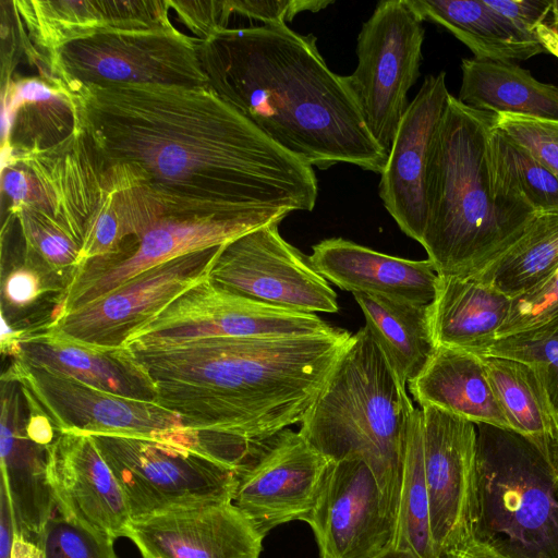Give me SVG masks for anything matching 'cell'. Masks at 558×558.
<instances>
[{
  "label": "cell",
  "instance_id": "9a60e30c",
  "mask_svg": "<svg viewBox=\"0 0 558 558\" xmlns=\"http://www.w3.org/2000/svg\"><path fill=\"white\" fill-rule=\"evenodd\" d=\"M398 511L361 458L330 461L305 522L320 558H376L393 547Z\"/></svg>",
  "mask_w": 558,
  "mask_h": 558
},
{
  "label": "cell",
  "instance_id": "44dd1931",
  "mask_svg": "<svg viewBox=\"0 0 558 558\" xmlns=\"http://www.w3.org/2000/svg\"><path fill=\"white\" fill-rule=\"evenodd\" d=\"M47 475L58 513L113 539L126 536L124 494L92 435L58 433L47 447Z\"/></svg>",
  "mask_w": 558,
  "mask_h": 558
},
{
  "label": "cell",
  "instance_id": "d6986e66",
  "mask_svg": "<svg viewBox=\"0 0 558 558\" xmlns=\"http://www.w3.org/2000/svg\"><path fill=\"white\" fill-rule=\"evenodd\" d=\"M143 558H259L263 536L233 502L131 520L126 536Z\"/></svg>",
  "mask_w": 558,
  "mask_h": 558
},
{
  "label": "cell",
  "instance_id": "d4e9b609",
  "mask_svg": "<svg viewBox=\"0 0 558 558\" xmlns=\"http://www.w3.org/2000/svg\"><path fill=\"white\" fill-rule=\"evenodd\" d=\"M13 359L77 379L98 389L153 400V385L124 348L96 349L65 340L43 328L23 330Z\"/></svg>",
  "mask_w": 558,
  "mask_h": 558
},
{
  "label": "cell",
  "instance_id": "7bdbcfd3",
  "mask_svg": "<svg viewBox=\"0 0 558 558\" xmlns=\"http://www.w3.org/2000/svg\"><path fill=\"white\" fill-rule=\"evenodd\" d=\"M485 3L506 20L523 37L538 41L536 27L545 23L550 13L549 0H484Z\"/></svg>",
  "mask_w": 558,
  "mask_h": 558
},
{
  "label": "cell",
  "instance_id": "d6a6232c",
  "mask_svg": "<svg viewBox=\"0 0 558 558\" xmlns=\"http://www.w3.org/2000/svg\"><path fill=\"white\" fill-rule=\"evenodd\" d=\"M482 357L510 429L537 444L553 460L558 418L536 372L530 365L508 357Z\"/></svg>",
  "mask_w": 558,
  "mask_h": 558
},
{
  "label": "cell",
  "instance_id": "f5cc1de1",
  "mask_svg": "<svg viewBox=\"0 0 558 558\" xmlns=\"http://www.w3.org/2000/svg\"><path fill=\"white\" fill-rule=\"evenodd\" d=\"M553 462H554V465H555L557 474H558V438H557L555 450H554Z\"/></svg>",
  "mask_w": 558,
  "mask_h": 558
},
{
  "label": "cell",
  "instance_id": "83f0119b",
  "mask_svg": "<svg viewBox=\"0 0 558 558\" xmlns=\"http://www.w3.org/2000/svg\"><path fill=\"white\" fill-rule=\"evenodd\" d=\"M163 216L161 206L132 167L105 165L100 199L84 234L78 268L116 254Z\"/></svg>",
  "mask_w": 558,
  "mask_h": 558
},
{
  "label": "cell",
  "instance_id": "5b68a950",
  "mask_svg": "<svg viewBox=\"0 0 558 558\" xmlns=\"http://www.w3.org/2000/svg\"><path fill=\"white\" fill-rule=\"evenodd\" d=\"M413 407L366 327L351 336L299 433L330 461L361 458L399 510Z\"/></svg>",
  "mask_w": 558,
  "mask_h": 558
},
{
  "label": "cell",
  "instance_id": "7402d4cb",
  "mask_svg": "<svg viewBox=\"0 0 558 558\" xmlns=\"http://www.w3.org/2000/svg\"><path fill=\"white\" fill-rule=\"evenodd\" d=\"M10 4L25 50L37 64L78 39L172 23L169 0H15Z\"/></svg>",
  "mask_w": 558,
  "mask_h": 558
},
{
  "label": "cell",
  "instance_id": "ba28073f",
  "mask_svg": "<svg viewBox=\"0 0 558 558\" xmlns=\"http://www.w3.org/2000/svg\"><path fill=\"white\" fill-rule=\"evenodd\" d=\"M92 436L122 488L132 520L177 508L233 502L238 472L206 454L154 438Z\"/></svg>",
  "mask_w": 558,
  "mask_h": 558
},
{
  "label": "cell",
  "instance_id": "9c48e42d",
  "mask_svg": "<svg viewBox=\"0 0 558 558\" xmlns=\"http://www.w3.org/2000/svg\"><path fill=\"white\" fill-rule=\"evenodd\" d=\"M423 21L409 0L377 3L357 36V65L345 76L363 120L388 155L420 76Z\"/></svg>",
  "mask_w": 558,
  "mask_h": 558
},
{
  "label": "cell",
  "instance_id": "5bb4252c",
  "mask_svg": "<svg viewBox=\"0 0 558 558\" xmlns=\"http://www.w3.org/2000/svg\"><path fill=\"white\" fill-rule=\"evenodd\" d=\"M219 247L154 267L102 296L50 319L44 328L90 348H121L135 329L208 277Z\"/></svg>",
  "mask_w": 558,
  "mask_h": 558
},
{
  "label": "cell",
  "instance_id": "2e32d148",
  "mask_svg": "<svg viewBox=\"0 0 558 558\" xmlns=\"http://www.w3.org/2000/svg\"><path fill=\"white\" fill-rule=\"evenodd\" d=\"M258 226L239 220L163 216L106 258L76 269L50 319L94 301L136 276L195 252L221 246Z\"/></svg>",
  "mask_w": 558,
  "mask_h": 558
},
{
  "label": "cell",
  "instance_id": "6da1fadb",
  "mask_svg": "<svg viewBox=\"0 0 558 558\" xmlns=\"http://www.w3.org/2000/svg\"><path fill=\"white\" fill-rule=\"evenodd\" d=\"M105 165L143 179L165 216L258 227L311 211L318 181L209 85L56 83Z\"/></svg>",
  "mask_w": 558,
  "mask_h": 558
},
{
  "label": "cell",
  "instance_id": "7a4b0ae2",
  "mask_svg": "<svg viewBox=\"0 0 558 558\" xmlns=\"http://www.w3.org/2000/svg\"><path fill=\"white\" fill-rule=\"evenodd\" d=\"M351 336L337 328L126 350L153 385L154 401L178 414L209 457L241 475L276 435L304 420Z\"/></svg>",
  "mask_w": 558,
  "mask_h": 558
},
{
  "label": "cell",
  "instance_id": "f1b7e54d",
  "mask_svg": "<svg viewBox=\"0 0 558 558\" xmlns=\"http://www.w3.org/2000/svg\"><path fill=\"white\" fill-rule=\"evenodd\" d=\"M457 97L493 114L510 113L558 120V86L536 80L514 62L463 59Z\"/></svg>",
  "mask_w": 558,
  "mask_h": 558
},
{
  "label": "cell",
  "instance_id": "8d00e7d4",
  "mask_svg": "<svg viewBox=\"0 0 558 558\" xmlns=\"http://www.w3.org/2000/svg\"><path fill=\"white\" fill-rule=\"evenodd\" d=\"M20 226L25 251L38 257L53 272L70 278L80 266L81 244L47 218L34 213H11Z\"/></svg>",
  "mask_w": 558,
  "mask_h": 558
},
{
  "label": "cell",
  "instance_id": "52a82bcc",
  "mask_svg": "<svg viewBox=\"0 0 558 558\" xmlns=\"http://www.w3.org/2000/svg\"><path fill=\"white\" fill-rule=\"evenodd\" d=\"M41 64L44 80L50 84L209 85L197 38L173 23L78 39L48 56Z\"/></svg>",
  "mask_w": 558,
  "mask_h": 558
},
{
  "label": "cell",
  "instance_id": "ee69618b",
  "mask_svg": "<svg viewBox=\"0 0 558 558\" xmlns=\"http://www.w3.org/2000/svg\"><path fill=\"white\" fill-rule=\"evenodd\" d=\"M21 387V386H20ZM22 392L26 402V433L38 445L49 446L54 439V425L34 397L24 388Z\"/></svg>",
  "mask_w": 558,
  "mask_h": 558
},
{
  "label": "cell",
  "instance_id": "d590c367",
  "mask_svg": "<svg viewBox=\"0 0 558 558\" xmlns=\"http://www.w3.org/2000/svg\"><path fill=\"white\" fill-rule=\"evenodd\" d=\"M422 411L415 408L410 416L393 547L418 558H439L434 549L429 502L422 448Z\"/></svg>",
  "mask_w": 558,
  "mask_h": 558
},
{
  "label": "cell",
  "instance_id": "f6af8a7d",
  "mask_svg": "<svg viewBox=\"0 0 558 558\" xmlns=\"http://www.w3.org/2000/svg\"><path fill=\"white\" fill-rule=\"evenodd\" d=\"M1 523H0V558H10L13 538L15 535L14 523L4 488L1 486Z\"/></svg>",
  "mask_w": 558,
  "mask_h": 558
},
{
  "label": "cell",
  "instance_id": "ffe728a7",
  "mask_svg": "<svg viewBox=\"0 0 558 558\" xmlns=\"http://www.w3.org/2000/svg\"><path fill=\"white\" fill-rule=\"evenodd\" d=\"M450 93L446 73L427 75L399 124L380 174V199L409 238L421 243L426 222V174L432 144Z\"/></svg>",
  "mask_w": 558,
  "mask_h": 558
},
{
  "label": "cell",
  "instance_id": "cb8c5ba5",
  "mask_svg": "<svg viewBox=\"0 0 558 558\" xmlns=\"http://www.w3.org/2000/svg\"><path fill=\"white\" fill-rule=\"evenodd\" d=\"M312 267L342 290L429 305L439 275L432 262L387 255L342 238L312 247Z\"/></svg>",
  "mask_w": 558,
  "mask_h": 558
},
{
  "label": "cell",
  "instance_id": "c3c4849f",
  "mask_svg": "<svg viewBox=\"0 0 558 558\" xmlns=\"http://www.w3.org/2000/svg\"><path fill=\"white\" fill-rule=\"evenodd\" d=\"M10 558H43V551L38 544L15 534Z\"/></svg>",
  "mask_w": 558,
  "mask_h": 558
},
{
  "label": "cell",
  "instance_id": "7dc6e473",
  "mask_svg": "<svg viewBox=\"0 0 558 558\" xmlns=\"http://www.w3.org/2000/svg\"><path fill=\"white\" fill-rule=\"evenodd\" d=\"M535 372L558 418V355L547 366Z\"/></svg>",
  "mask_w": 558,
  "mask_h": 558
},
{
  "label": "cell",
  "instance_id": "3957f363",
  "mask_svg": "<svg viewBox=\"0 0 558 558\" xmlns=\"http://www.w3.org/2000/svg\"><path fill=\"white\" fill-rule=\"evenodd\" d=\"M316 41L268 23L215 31L197 49L209 86L280 148L319 169L344 162L381 174L388 155Z\"/></svg>",
  "mask_w": 558,
  "mask_h": 558
},
{
  "label": "cell",
  "instance_id": "836d02e7",
  "mask_svg": "<svg viewBox=\"0 0 558 558\" xmlns=\"http://www.w3.org/2000/svg\"><path fill=\"white\" fill-rule=\"evenodd\" d=\"M558 269V214L537 215L502 254L472 275L514 299Z\"/></svg>",
  "mask_w": 558,
  "mask_h": 558
},
{
  "label": "cell",
  "instance_id": "1f68e13d",
  "mask_svg": "<svg viewBox=\"0 0 558 558\" xmlns=\"http://www.w3.org/2000/svg\"><path fill=\"white\" fill-rule=\"evenodd\" d=\"M365 317V327L381 348L391 367L407 385L432 359L435 342L429 305L353 293Z\"/></svg>",
  "mask_w": 558,
  "mask_h": 558
},
{
  "label": "cell",
  "instance_id": "681fc988",
  "mask_svg": "<svg viewBox=\"0 0 558 558\" xmlns=\"http://www.w3.org/2000/svg\"><path fill=\"white\" fill-rule=\"evenodd\" d=\"M535 36L543 49L558 58V33L548 24L542 23L535 29Z\"/></svg>",
  "mask_w": 558,
  "mask_h": 558
},
{
  "label": "cell",
  "instance_id": "8fae6325",
  "mask_svg": "<svg viewBox=\"0 0 558 558\" xmlns=\"http://www.w3.org/2000/svg\"><path fill=\"white\" fill-rule=\"evenodd\" d=\"M1 378L14 380L26 389L49 415L58 433L154 438L208 456L199 436L178 414L153 400L111 393L20 359H13Z\"/></svg>",
  "mask_w": 558,
  "mask_h": 558
},
{
  "label": "cell",
  "instance_id": "60d3db41",
  "mask_svg": "<svg viewBox=\"0 0 558 558\" xmlns=\"http://www.w3.org/2000/svg\"><path fill=\"white\" fill-rule=\"evenodd\" d=\"M61 279L38 257L25 251L24 262L14 266L3 279V301L12 311L25 310L45 293L63 292L59 284Z\"/></svg>",
  "mask_w": 558,
  "mask_h": 558
},
{
  "label": "cell",
  "instance_id": "816d5d0a",
  "mask_svg": "<svg viewBox=\"0 0 558 558\" xmlns=\"http://www.w3.org/2000/svg\"><path fill=\"white\" fill-rule=\"evenodd\" d=\"M550 15L551 22L548 25L558 33V0L550 2Z\"/></svg>",
  "mask_w": 558,
  "mask_h": 558
},
{
  "label": "cell",
  "instance_id": "bcb514c9",
  "mask_svg": "<svg viewBox=\"0 0 558 558\" xmlns=\"http://www.w3.org/2000/svg\"><path fill=\"white\" fill-rule=\"evenodd\" d=\"M441 558H507L500 553L496 551L488 545L478 542L474 538L459 544Z\"/></svg>",
  "mask_w": 558,
  "mask_h": 558
},
{
  "label": "cell",
  "instance_id": "4fadbf2b",
  "mask_svg": "<svg viewBox=\"0 0 558 558\" xmlns=\"http://www.w3.org/2000/svg\"><path fill=\"white\" fill-rule=\"evenodd\" d=\"M280 222L221 245L208 278L248 300L299 313H337V294L305 256L279 233Z\"/></svg>",
  "mask_w": 558,
  "mask_h": 558
},
{
  "label": "cell",
  "instance_id": "7c38bea8",
  "mask_svg": "<svg viewBox=\"0 0 558 558\" xmlns=\"http://www.w3.org/2000/svg\"><path fill=\"white\" fill-rule=\"evenodd\" d=\"M336 329L317 314L287 311L248 300L207 277L135 329L122 348L168 345L207 338L319 335Z\"/></svg>",
  "mask_w": 558,
  "mask_h": 558
},
{
  "label": "cell",
  "instance_id": "b9f144b4",
  "mask_svg": "<svg viewBox=\"0 0 558 558\" xmlns=\"http://www.w3.org/2000/svg\"><path fill=\"white\" fill-rule=\"evenodd\" d=\"M230 14L268 23H287L301 12H317L333 1L325 0H230L226 1Z\"/></svg>",
  "mask_w": 558,
  "mask_h": 558
},
{
  "label": "cell",
  "instance_id": "277c9868",
  "mask_svg": "<svg viewBox=\"0 0 558 558\" xmlns=\"http://www.w3.org/2000/svg\"><path fill=\"white\" fill-rule=\"evenodd\" d=\"M493 126V113L471 108L450 94L432 144L420 243L441 277L481 271L537 216L496 195L488 162Z\"/></svg>",
  "mask_w": 558,
  "mask_h": 558
},
{
  "label": "cell",
  "instance_id": "484cf974",
  "mask_svg": "<svg viewBox=\"0 0 558 558\" xmlns=\"http://www.w3.org/2000/svg\"><path fill=\"white\" fill-rule=\"evenodd\" d=\"M512 299L474 276H439L429 305L435 342L485 355L510 312Z\"/></svg>",
  "mask_w": 558,
  "mask_h": 558
},
{
  "label": "cell",
  "instance_id": "ab89813d",
  "mask_svg": "<svg viewBox=\"0 0 558 558\" xmlns=\"http://www.w3.org/2000/svg\"><path fill=\"white\" fill-rule=\"evenodd\" d=\"M558 323V269L545 281L512 299L497 339Z\"/></svg>",
  "mask_w": 558,
  "mask_h": 558
},
{
  "label": "cell",
  "instance_id": "4dcf8cb0",
  "mask_svg": "<svg viewBox=\"0 0 558 558\" xmlns=\"http://www.w3.org/2000/svg\"><path fill=\"white\" fill-rule=\"evenodd\" d=\"M409 3L422 21L446 28L475 59L513 62L545 52L538 41L523 37L484 0H409Z\"/></svg>",
  "mask_w": 558,
  "mask_h": 558
},
{
  "label": "cell",
  "instance_id": "4316f807",
  "mask_svg": "<svg viewBox=\"0 0 558 558\" xmlns=\"http://www.w3.org/2000/svg\"><path fill=\"white\" fill-rule=\"evenodd\" d=\"M408 387L421 408L435 407L474 424L510 429L482 355L438 345L425 368Z\"/></svg>",
  "mask_w": 558,
  "mask_h": 558
},
{
  "label": "cell",
  "instance_id": "f546056e",
  "mask_svg": "<svg viewBox=\"0 0 558 558\" xmlns=\"http://www.w3.org/2000/svg\"><path fill=\"white\" fill-rule=\"evenodd\" d=\"M78 129L71 99L47 81H8L2 93V146L43 149Z\"/></svg>",
  "mask_w": 558,
  "mask_h": 558
},
{
  "label": "cell",
  "instance_id": "ac0fdd59",
  "mask_svg": "<svg viewBox=\"0 0 558 558\" xmlns=\"http://www.w3.org/2000/svg\"><path fill=\"white\" fill-rule=\"evenodd\" d=\"M330 460L299 432H280L239 476L233 504L263 535L311 513Z\"/></svg>",
  "mask_w": 558,
  "mask_h": 558
},
{
  "label": "cell",
  "instance_id": "e0dca14e",
  "mask_svg": "<svg viewBox=\"0 0 558 558\" xmlns=\"http://www.w3.org/2000/svg\"><path fill=\"white\" fill-rule=\"evenodd\" d=\"M422 411V448L434 549L439 558L472 538L476 426L435 407Z\"/></svg>",
  "mask_w": 558,
  "mask_h": 558
},
{
  "label": "cell",
  "instance_id": "e575fe53",
  "mask_svg": "<svg viewBox=\"0 0 558 558\" xmlns=\"http://www.w3.org/2000/svg\"><path fill=\"white\" fill-rule=\"evenodd\" d=\"M488 162L497 196L535 215L558 214V177L495 126L488 138Z\"/></svg>",
  "mask_w": 558,
  "mask_h": 558
},
{
  "label": "cell",
  "instance_id": "74e56055",
  "mask_svg": "<svg viewBox=\"0 0 558 558\" xmlns=\"http://www.w3.org/2000/svg\"><path fill=\"white\" fill-rule=\"evenodd\" d=\"M114 539L58 513L39 541L43 558H118Z\"/></svg>",
  "mask_w": 558,
  "mask_h": 558
},
{
  "label": "cell",
  "instance_id": "f35d334b",
  "mask_svg": "<svg viewBox=\"0 0 558 558\" xmlns=\"http://www.w3.org/2000/svg\"><path fill=\"white\" fill-rule=\"evenodd\" d=\"M494 126L558 177V120L496 113Z\"/></svg>",
  "mask_w": 558,
  "mask_h": 558
},
{
  "label": "cell",
  "instance_id": "30bf717a",
  "mask_svg": "<svg viewBox=\"0 0 558 558\" xmlns=\"http://www.w3.org/2000/svg\"><path fill=\"white\" fill-rule=\"evenodd\" d=\"M105 163L78 129L43 149L2 146V193L9 213L37 214L61 228L81 246L101 194Z\"/></svg>",
  "mask_w": 558,
  "mask_h": 558
},
{
  "label": "cell",
  "instance_id": "603a6c76",
  "mask_svg": "<svg viewBox=\"0 0 558 558\" xmlns=\"http://www.w3.org/2000/svg\"><path fill=\"white\" fill-rule=\"evenodd\" d=\"M1 486L10 502L14 531L39 545L56 508L47 475V447L26 433L27 409L20 385L1 378Z\"/></svg>",
  "mask_w": 558,
  "mask_h": 558
},
{
  "label": "cell",
  "instance_id": "f907efd6",
  "mask_svg": "<svg viewBox=\"0 0 558 558\" xmlns=\"http://www.w3.org/2000/svg\"><path fill=\"white\" fill-rule=\"evenodd\" d=\"M376 558H418L414 554L408 550L397 549L395 547L389 548Z\"/></svg>",
  "mask_w": 558,
  "mask_h": 558
},
{
  "label": "cell",
  "instance_id": "8992f818",
  "mask_svg": "<svg viewBox=\"0 0 558 558\" xmlns=\"http://www.w3.org/2000/svg\"><path fill=\"white\" fill-rule=\"evenodd\" d=\"M476 426L472 538L507 558H558V474L531 439Z\"/></svg>",
  "mask_w": 558,
  "mask_h": 558
}]
</instances>
